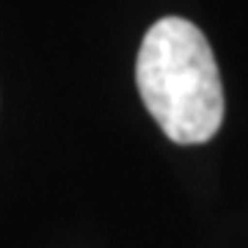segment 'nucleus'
Listing matches in <instances>:
<instances>
[{
	"label": "nucleus",
	"mask_w": 248,
	"mask_h": 248,
	"mask_svg": "<svg viewBox=\"0 0 248 248\" xmlns=\"http://www.w3.org/2000/svg\"><path fill=\"white\" fill-rule=\"evenodd\" d=\"M146 110L174 143H207L223 122V83L207 36L182 17L146 31L135 61Z\"/></svg>",
	"instance_id": "f257e3e1"
}]
</instances>
